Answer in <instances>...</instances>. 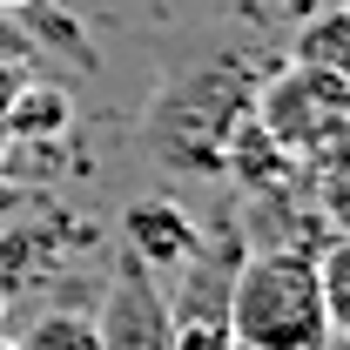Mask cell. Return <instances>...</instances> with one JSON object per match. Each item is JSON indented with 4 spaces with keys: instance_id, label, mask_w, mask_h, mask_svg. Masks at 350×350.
Instances as JSON below:
<instances>
[{
    "instance_id": "2",
    "label": "cell",
    "mask_w": 350,
    "mask_h": 350,
    "mask_svg": "<svg viewBox=\"0 0 350 350\" xmlns=\"http://www.w3.org/2000/svg\"><path fill=\"white\" fill-rule=\"evenodd\" d=\"M250 129L297 169H323L344 162V135H350V75L337 68H310L290 61L250 94Z\"/></svg>"
},
{
    "instance_id": "1",
    "label": "cell",
    "mask_w": 350,
    "mask_h": 350,
    "mask_svg": "<svg viewBox=\"0 0 350 350\" xmlns=\"http://www.w3.org/2000/svg\"><path fill=\"white\" fill-rule=\"evenodd\" d=\"M337 337L317 250H256L229 269V344L236 350H323Z\"/></svg>"
},
{
    "instance_id": "5",
    "label": "cell",
    "mask_w": 350,
    "mask_h": 350,
    "mask_svg": "<svg viewBox=\"0 0 350 350\" xmlns=\"http://www.w3.org/2000/svg\"><path fill=\"white\" fill-rule=\"evenodd\" d=\"M14 350H101V323H94V310H41Z\"/></svg>"
},
{
    "instance_id": "4",
    "label": "cell",
    "mask_w": 350,
    "mask_h": 350,
    "mask_svg": "<svg viewBox=\"0 0 350 350\" xmlns=\"http://www.w3.org/2000/svg\"><path fill=\"white\" fill-rule=\"evenodd\" d=\"M94 323H101V350H169V304L135 262H122V276L108 283V304L94 310Z\"/></svg>"
},
{
    "instance_id": "8",
    "label": "cell",
    "mask_w": 350,
    "mask_h": 350,
    "mask_svg": "<svg viewBox=\"0 0 350 350\" xmlns=\"http://www.w3.org/2000/svg\"><path fill=\"white\" fill-rule=\"evenodd\" d=\"M0 7H14V0H0Z\"/></svg>"
},
{
    "instance_id": "7",
    "label": "cell",
    "mask_w": 350,
    "mask_h": 350,
    "mask_svg": "<svg viewBox=\"0 0 350 350\" xmlns=\"http://www.w3.org/2000/svg\"><path fill=\"white\" fill-rule=\"evenodd\" d=\"M0 350H14V344H7V337H0Z\"/></svg>"
},
{
    "instance_id": "6",
    "label": "cell",
    "mask_w": 350,
    "mask_h": 350,
    "mask_svg": "<svg viewBox=\"0 0 350 350\" xmlns=\"http://www.w3.org/2000/svg\"><path fill=\"white\" fill-rule=\"evenodd\" d=\"M297 61H310V68H337V75L350 68V21L337 14V7H330L310 34H297Z\"/></svg>"
},
{
    "instance_id": "3",
    "label": "cell",
    "mask_w": 350,
    "mask_h": 350,
    "mask_svg": "<svg viewBox=\"0 0 350 350\" xmlns=\"http://www.w3.org/2000/svg\"><path fill=\"white\" fill-rule=\"evenodd\" d=\"M122 229H129L135 269H148V276L189 269V262L202 256V229H196V216H189L182 202H169V196L129 202V209H122Z\"/></svg>"
}]
</instances>
